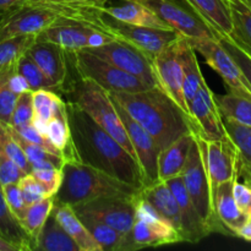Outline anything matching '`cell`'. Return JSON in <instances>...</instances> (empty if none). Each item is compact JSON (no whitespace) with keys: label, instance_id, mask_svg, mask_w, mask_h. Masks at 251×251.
<instances>
[{"label":"cell","instance_id":"1","mask_svg":"<svg viewBox=\"0 0 251 251\" xmlns=\"http://www.w3.org/2000/svg\"><path fill=\"white\" fill-rule=\"evenodd\" d=\"M71 136L80 161L100 169L136 188H144V178L136 159L85 112L66 102Z\"/></svg>","mask_w":251,"mask_h":251},{"label":"cell","instance_id":"2","mask_svg":"<svg viewBox=\"0 0 251 251\" xmlns=\"http://www.w3.org/2000/svg\"><path fill=\"white\" fill-rule=\"evenodd\" d=\"M163 150L185 132L195 130L190 117L159 87L140 92H109Z\"/></svg>","mask_w":251,"mask_h":251},{"label":"cell","instance_id":"3","mask_svg":"<svg viewBox=\"0 0 251 251\" xmlns=\"http://www.w3.org/2000/svg\"><path fill=\"white\" fill-rule=\"evenodd\" d=\"M140 193V188L130 185L100 169L80 161H70L64 163L63 181L54 200L74 206L100 198L134 200Z\"/></svg>","mask_w":251,"mask_h":251},{"label":"cell","instance_id":"4","mask_svg":"<svg viewBox=\"0 0 251 251\" xmlns=\"http://www.w3.org/2000/svg\"><path fill=\"white\" fill-rule=\"evenodd\" d=\"M63 92L68 95V102L85 112L98 126L114 137L136 159L126 130L107 90L93 81L78 77L69 87L64 88Z\"/></svg>","mask_w":251,"mask_h":251},{"label":"cell","instance_id":"5","mask_svg":"<svg viewBox=\"0 0 251 251\" xmlns=\"http://www.w3.org/2000/svg\"><path fill=\"white\" fill-rule=\"evenodd\" d=\"M181 178L194 206L210 233H222L227 235V232L216 217L212 188L206 169L200 140L195 130H194V140L189 150L188 159L181 172Z\"/></svg>","mask_w":251,"mask_h":251},{"label":"cell","instance_id":"6","mask_svg":"<svg viewBox=\"0 0 251 251\" xmlns=\"http://www.w3.org/2000/svg\"><path fill=\"white\" fill-rule=\"evenodd\" d=\"M134 203V225L131 229L124 234L122 251L184 243L180 233L158 215V212L142 198L141 193L135 199Z\"/></svg>","mask_w":251,"mask_h":251},{"label":"cell","instance_id":"7","mask_svg":"<svg viewBox=\"0 0 251 251\" xmlns=\"http://www.w3.org/2000/svg\"><path fill=\"white\" fill-rule=\"evenodd\" d=\"M68 54L77 77L93 81L108 92L134 93L152 88L151 85L137 76L122 70L85 49Z\"/></svg>","mask_w":251,"mask_h":251},{"label":"cell","instance_id":"8","mask_svg":"<svg viewBox=\"0 0 251 251\" xmlns=\"http://www.w3.org/2000/svg\"><path fill=\"white\" fill-rule=\"evenodd\" d=\"M114 37L96 27L73 19L60 17L54 24L36 36V41H47L64 49L66 53H75L83 49L97 48L109 43Z\"/></svg>","mask_w":251,"mask_h":251},{"label":"cell","instance_id":"9","mask_svg":"<svg viewBox=\"0 0 251 251\" xmlns=\"http://www.w3.org/2000/svg\"><path fill=\"white\" fill-rule=\"evenodd\" d=\"M154 12L169 28L189 41L217 38L213 29L184 0H136Z\"/></svg>","mask_w":251,"mask_h":251},{"label":"cell","instance_id":"10","mask_svg":"<svg viewBox=\"0 0 251 251\" xmlns=\"http://www.w3.org/2000/svg\"><path fill=\"white\" fill-rule=\"evenodd\" d=\"M100 29L107 32L114 38L123 39L134 44L152 59L181 36L173 29L141 27L125 24L112 19L105 14H103L100 22Z\"/></svg>","mask_w":251,"mask_h":251},{"label":"cell","instance_id":"11","mask_svg":"<svg viewBox=\"0 0 251 251\" xmlns=\"http://www.w3.org/2000/svg\"><path fill=\"white\" fill-rule=\"evenodd\" d=\"M189 42L196 51L202 54L207 65L222 77L228 92L251 100V86L249 81L247 80L242 69L235 63L234 59L223 48L218 38H206Z\"/></svg>","mask_w":251,"mask_h":251},{"label":"cell","instance_id":"12","mask_svg":"<svg viewBox=\"0 0 251 251\" xmlns=\"http://www.w3.org/2000/svg\"><path fill=\"white\" fill-rule=\"evenodd\" d=\"M85 50L95 54L103 60H107L108 63L118 66L131 75L137 76L152 87H158L152 66V58H150L146 53H144L134 44L115 38L109 43Z\"/></svg>","mask_w":251,"mask_h":251},{"label":"cell","instance_id":"13","mask_svg":"<svg viewBox=\"0 0 251 251\" xmlns=\"http://www.w3.org/2000/svg\"><path fill=\"white\" fill-rule=\"evenodd\" d=\"M110 96V95H109ZM113 103H114L117 112L122 119L126 134L129 136L131 146L134 149L135 157L137 159L140 169L142 172L144 178V186L152 185L158 180V154L159 147L157 146L153 137L129 115V113L110 96Z\"/></svg>","mask_w":251,"mask_h":251},{"label":"cell","instance_id":"14","mask_svg":"<svg viewBox=\"0 0 251 251\" xmlns=\"http://www.w3.org/2000/svg\"><path fill=\"white\" fill-rule=\"evenodd\" d=\"M196 135L200 140L213 194L220 184L233 180L237 176L242 162L237 149L228 136L222 140H206L198 132Z\"/></svg>","mask_w":251,"mask_h":251},{"label":"cell","instance_id":"15","mask_svg":"<svg viewBox=\"0 0 251 251\" xmlns=\"http://www.w3.org/2000/svg\"><path fill=\"white\" fill-rule=\"evenodd\" d=\"M180 38L181 36L174 43L163 49L161 53L153 56L152 66L158 87L162 88L191 119L183 88V70H181L180 56H179Z\"/></svg>","mask_w":251,"mask_h":251},{"label":"cell","instance_id":"16","mask_svg":"<svg viewBox=\"0 0 251 251\" xmlns=\"http://www.w3.org/2000/svg\"><path fill=\"white\" fill-rule=\"evenodd\" d=\"M134 200L123 198H100L74 205L73 208L77 215H90L122 234H126L131 229L135 221Z\"/></svg>","mask_w":251,"mask_h":251},{"label":"cell","instance_id":"17","mask_svg":"<svg viewBox=\"0 0 251 251\" xmlns=\"http://www.w3.org/2000/svg\"><path fill=\"white\" fill-rule=\"evenodd\" d=\"M60 17L58 12L44 7H17L0 24V42L20 36H37Z\"/></svg>","mask_w":251,"mask_h":251},{"label":"cell","instance_id":"18","mask_svg":"<svg viewBox=\"0 0 251 251\" xmlns=\"http://www.w3.org/2000/svg\"><path fill=\"white\" fill-rule=\"evenodd\" d=\"M189 110L196 126V132L203 139L222 140L227 137L216 95L208 87L206 80L201 83L198 93L189 104Z\"/></svg>","mask_w":251,"mask_h":251},{"label":"cell","instance_id":"19","mask_svg":"<svg viewBox=\"0 0 251 251\" xmlns=\"http://www.w3.org/2000/svg\"><path fill=\"white\" fill-rule=\"evenodd\" d=\"M26 54L51 81L56 93L63 92L68 85L70 65L69 54L58 44L47 41H34L27 49Z\"/></svg>","mask_w":251,"mask_h":251},{"label":"cell","instance_id":"20","mask_svg":"<svg viewBox=\"0 0 251 251\" xmlns=\"http://www.w3.org/2000/svg\"><path fill=\"white\" fill-rule=\"evenodd\" d=\"M166 184L169 186L178 203L179 213H180L181 235H183L184 242L194 244V243L201 242L203 238L210 235V230L201 220L198 210L186 191L181 176L168 179L166 180Z\"/></svg>","mask_w":251,"mask_h":251},{"label":"cell","instance_id":"21","mask_svg":"<svg viewBox=\"0 0 251 251\" xmlns=\"http://www.w3.org/2000/svg\"><path fill=\"white\" fill-rule=\"evenodd\" d=\"M110 0H27L28 6L53 10L65 19L77 20L100 29L103 9Z\"/></svg>","mask_w":251,"mask_h":251},{"label":"cell","instance_id":"22","mask_svg":"<svg viewBox=\"0 0 251 251\" xmlns=\"http://www.w3.org/2000/svg\"><path fill=\"white\" fill-rule=\"evenodd\" d=\"M233 180L225 181L216 188L213 191V206L216 217L227 232V235L237 237L238 229L247 220V216L239 210L234 200Z\"/></svg>","mask_w":251,"mask_h":251},{"label":"cell","instance_id":"23","mask_svg":"<svg viewBox=\"0 0 251 251\" xmlns=\"http://www.w3.org/2000/svg\"><path fill=\"white\" fill-rule=\"evenodd\" d=\"M193 140L194 130H191V131L183 134L176 141L159 151L158 180L166 181L174 176H181Z\"/></svg>","mask_w":251,"mask_h":251},{"label":"cell","instance_id":"24","mask_svg":"<svg viewBox=\"0 0 251 251\" xmlns=\"http://www.w3.org/2000/svg\"><path fill=\"white\" fill-rule=\"evenodd\" d=\"M218 36L228 37L232 32L229 0H184Z\"/></svg>","mask_w":251,"mask_h":251},{"label":"cell","instance_id":"25","mask_svg":"<svg viewBox=\"0 0 251 251\" xmlns=\"http://www.w3.org/2000/svg\"><path fill=\"white\" fill-rule=\"evenodd\" d=\"M51 213L69 237L75 242L80 251H102L95 238L91 235L87 228L74 211L73 206L66 203H59L54 200V207Z\"/></svg>","mask_w":251,"mask_h":251},{"label":"cell","instance_id":"26","mask_svg":"<svg viewBox=\"0 0 251 251\" xmlns=\"http://www.w3.org/2000/svg\"><path fill=\"white\" fill-rule=\"evenodd\" d=\"M103 14L118 21L134 26L172 29L152 10L136 0H123L122 5H112V6L107 5L103 9Z\"/></svg>","mask_w":251,"mask_h":251},{"label":"cell","instance_id":"27","mask_svg":"<svg viewBox=\"0 0 251 251\" xmlns=\"http://www.w3.org/2000/svg\"><path fill=\"white\" fill-rule=\"evenodd\" d=\"M141 195L158 212V215L167 222L171 223L181 235L180 213H179L178 203L166 181L159 180L152 185L144 186L141 189Z\"/></svg>","mask_w":251,"mask_h":251},{"label":"cell","instance_id":"28","mask_svg":"<svg viewBox=\"0 0 251 251\" xmlns=\"http://www.w3.org/2000/svg\"><path fill=\"white\" fill-rule=\"evenodd\" d=\"M46 137L60 152L65 162L80 161V157L74 145L73 136H71L66 102L47 123Z\"/></svg>","mask_w":251,"mask_h":251},{"label":"cell","instance_id":"29","mask_svg":"<svg viewBox=\"0 0 251 251\" xmlns=\"http://www.w3.org/2000/svg\"><path fill=\"white\" fill-rule=\"evenodd\" d=\"M0 238L16 248L17 251H33L36 243L24 229L7 206L0 186Z\"/></svg>","mask_w":251,"mask_h":251},{"label":"cell","instance_id":"30","mask_svg":"<svg viewBox=\"0 0 251 251\" xmlns=\"http://www.w3.org/2000/svg\"><path fill=\"white\" fill-rule=\"evenodd\" d=\"M179 56H180L181 70H183L184 95H185L186 103L189 105L198 93L201 83L205 81V77L201 73L200 65H199L196 50L193 48L190 42L183 36L180 38Z\"/></svg>","mask_w":251,"mask_h":251},{"label":"cell","instance_id":"31","mask_svg":"<svg viewBox=\"0 0 251 251\" xmlns=\"http://www.w3.org/2000/svg\"><path fill=\"white\" fill-rule=\"evenodd\" d=\"M34 250L39 251H80L77 245L63 229L53 213L49 215L36 239Z\"/></svg>","mask_w":251,"mask_h":251},{"label":"cell","instance_id":"32","mask_svg":"<svg viewBox=\"0 0 251 251\" xmlns=\"http://www.w3.org/2000/svg\"><path fill=\"white\" fill-rule=\"evenodd\" d=\"M232 32L228 37L251 56V9L243 0H229Z\"/></svg>","mask_w":251,"mask_h":251},{"label":"cell","instance_id":"33","mask_svg":"<svg viewBox=\"0 0 251 251\" xmlns=\"http://www.w3.org/2000/svg\"><path fill=\"white\" fill-rule=\"evenodd\" d=\"M33 100V119L32 125L46 136L47 123L65 103L56 92L49 90H38L32 92Z\"/></svg>","mask_w":251,"mask_h":251},{"label":"cell","instance_id":"34","mask_svg":"<svg viewBox=\"0 0 251 251\" xmlns=\"http://www.w3.org/2000/svg\"><path fill=\"white\" fill-rule=\"evenodd\" d=\"M76 213V212H75ZM77 215V213H76ZM102 251H122L124 234L90 215H77Z\"/></svg>","mask_w":251,"mask_h":251},{"label":"cell","instance_id":"35","mask_svg":"<svg viewBox=\"0 0 251 251\" xmlns=\"http://www.w3.org/2000/svg\"><path fill=\"white\" fill-rule=\"evenodd\" d=\"M10 130H11L12 135H14L17 144L20 145V147H21L22 151H24L25 156H26L27 161L31 164L32 169L42 168V167H53V168L63 169L64 163H65V159H64L63 157L51 153L48 150L43 149V147L38 146V145L28 142L12 126H10Z\"/></svg>","mask_w":251,"mask_h":251},{"label":"cell","instance_id":"36","mask_svg":"<svg viewBox=\"0 0 251 251\" xmlns=\"http://www.w3.org/2000/svg\"><path fill=\"white\" fill-rule=\"evenodd\" d=\"M221 114L239 124L251 127V100L228 92L227 95H216Z\"/></svg>","mask_w":251,"mask_h":251},{"label":"cell","instance_id":"37","mask_svg":"<svg viewBox=\"0 0 251 251\" xmlns=\"http://www.w3.org/2000/svg\"><path fill=\"white\" fill-rule=\"evenodd\" d=\"M54 207V196L51 198H44L37 202L32 203L27 207L26 213L21 220V226L28 233L29 237L36 243L39 232L43 228L47 218L51 213Z\"/></svg>","mask_w":251,"mask_h":251},{"label":"cell","instance_id":"38","mask_svg":"<svg viewBox=\"0 0 251 251\" xmlns=\"http://www.w3.org/2000/svg\"><path fill=\"white\" fill-rule=\"evenodd\" d=\"M225 131L239 153L240 162L251 168V127L239 124L234 120L222 115Z\"/></svg>","mask_w":251,"mask_h":251},{"label":"cell","instance_id":"39","mask_svg":"<svg viewBox=\"0 0 251 251\" xmlns=\"http://www.w3.org/2000/svg\"><path fill=\"white\" fill-rule=\"evenodd\" d=\"M16 70L20 75L24 76L32 92L38 90H49L56 92L51 81L44 75V73L39 69V66L26 53L22 54L19 60H17Z\"/></svg>","mask_w":251,"mask_h":251},{"label":"cell","instance_id":"40","mask_svg":"<svg viewBox=\"0 0 251 251\" xmlns=\"http://www.w3.org/2000/svg\"><path fill=\"white\" fill-rule=\"evenodd\" d=\"M34 41L36 36H20L0 42V69L16 64Z\"/></svg>","mask_w":251,"mask_h":251},{"label":"cell","instance_id":"41","mask_svg":"<svg viewBox=\"0 0 251 251\" xmlns=\"http://www.w3.org/2000/svg\"><path fill=\"white\" fill-rule=\"evenodd\" d=\"M233 196L239 210L247 217L251 216V173L243 163L233 180Z\"/></svg>","mask_w":251,"mask_h":251},{"label":"cell","instance_id":"42","mask_svg":"<svg viewBox=\"0 0 251 251\" xmlns=\"http://www.w3.org/2000/svg\"><path fill=\"white\" fill-rule=\"evenodd\" d=\"M14 71H16V64L0 69V122L4 124H10L12 110L19 97L7 86L9 77Z\"/></svg>","mask_w":251,"mask_h":251},{"label":"cell","instance_id":"43","mask_svg":"<svg viewBox=\"0 0 251 251\" xmlns=\"http://www.w3.org/2000/svg\"><path fill=\"white\" fill-rule=\"evenodd\" d=\"M33 119V100H32V91L21 93L17 97L12 110L10 124L12 127H19L22 125L31 124Z\"/></svg>","mask_w":251,"mask_h":251},{"label":"cell","instance_id":"44","mask_svg":"<svg viewBox=\"0 0 251 251\" xmlns=\"http://www.w3.org/2000/svg\"><path fill=\"white\" fill-rule=\"evenodd\" d=\"M31 174L41 183L48 198L55 196V194L60 189L61 181H63V169L53 168V167H42V168L32 169Z\"/></svg>","mask_w":251,"mask_h":251},{"label":"cell","instance_id":"45","mask_svg":"<svg viewBox=\"0 0 251 251\" xmlns=\"http://www.w3.org/2000/svg\"><path fill=\"white\" fill-rule=\"evenodd\" d=\"M17 185L21 190L22 198H24L25 203L27 206H31L32 203L37 202L44 198H48L43 186L31 173L22 176L21 179L17 181Z\"/></svg>","mask_w":251,"mask_h":251},{"label":"cell","instance_id":"46","mask_svg":"<svg viewBox=\"0 0 251 251\" xmlns=\"http://www.w3.org/2000/svg\"><path fill=\"white\" fill-rule=\"evenodd\" d=\"M1 190L9 208L14 213L15 217L19 220V222H21L28 206L25 203L21 190H20L17 183H10L6 184V185H2Z\"/></svg>","mask_w":251,"mask_h":251},{"label":"cell","instance_id":"47","mask_svg":"<svg viewBox=\"0 0 251 251\" xmlns=\"http://www.w3.org/2000/svg\"><path fill=\"white\" fill-rule=\"evenodd\" d=\"M218 41L221 42V44L223 46V48L230 54L233 59L235 60V63L239 65V68L242 69L243 74L247 77V80L249 81L251 86V56L248 55L243 49H240L229 37L225 36H218Z\"/></svg>","mask_w":251,"mask_h":251},{"label":"cell","instance_id":"48","mask_svg":"<svg viewBox=\"0 0 251 251\" xmlns=\"http://www.w3.org/2000/svg\"><path fill=\"white\" fill-rule=\"evenodd\" d=\"M25 176L24 172L11 161L0 146V186L10 183H17Z\"/></svg>","mask_w":251,"mask_h":251},{"label":"cell","instance_id":"49","mask_svg":"<svg viewBox=\"0 0 251 251\" xmlns=\"http://www.w3.org/2000/svg\"><path fill=\"white\" fill-rule=\"evenodd\" d=\"M7 86H9L10 90L17 96L21 95V93L24 92H27V91H31L29 90L27 81L25 80L24 76H21L17 73V70L11 74V76L9 77V81H7Z\"/></svg>","mask_w":251,"mask_h":251},{"label":"cell","instance_id":"50","mask_svg":"<svg viewBox=\"0 0 251 251\" xmlns=\"http://www.w3.org/2000/svg\"><path fill=\"white\" fill-rule=\"evenodd\" d=\"M237 237L245 240V242L251 243V216H248L247 220L242 225V227L238 229Z\"/></svg>","mask_w":251,"mask_h":251},{"label":"cell","instance_id":"51","mask_svg":"<svg viewBox=\"0 0 251 251\" xmlns=\"http://www.w3.org/2000/svg\"><path fill=\"white\" fill-rule=\"evenodd\" d=\"M27 0H0V11L17 9L26 4Z\"/></svg>","mask_w":251,"mask_h":251},{"label":"cell","instance_id":"52","mask_svg":"<svg viewBox=\"0 0 251 251\" xmlns=\"http://www.w3.org/2000/svg\"><path fill=\"white\" fill-rule=\"evenodd\" d=\"M0 251H17V249L5 239L0 238Z\"/></svg>","mask_w":251,"mask_h":251},{"label":"cell","instance_id":"53","mask_svg":"<svg viewBox=\"0 0 251 251\" xmlns=\"http://www.w3.org/2000/svg\"><path fill=\"white\" fill-rule=\"evenodd\" d=\"M12 10H14V9H12ZM12 10H7V11H0V24H1V22L4 21L5 19H6V16L10 14V12L12 11Z\"/></svg>","mask_w":251,"mask_h":251},{"label":"cell","instance_id":"54","mask_svg":"<svg viewBox=\"0 0 251 251\" xmlns=\"http://www.w3.org/2000/svg\"><path fill=\"white\" fill-rule=\"evenodd\" d=\"M243 1H244V2H245V4H247V5H248V6H249V7H250V9H251V0H243Z\"/></svg>","mask_w":251,"mask_h":251},{"label":"cell","instance_id":"55","mask_svg":"<svg viewBox=\"0 0 251 251\" xmlns=\"http://www.w3.org/2000/svg\"><path fill=\"white\" fill-rule=\"evenodd\" d=\"M249 171H250V173H251V168H249Z\"/></svg>","mask_w":251,"mask_h":251}]
</instances>
